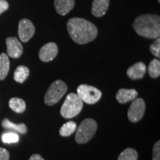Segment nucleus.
Wrapping results in <instances>:
<instances>
[{
	"instance_id": "nucleus-1",
	"label": "nucleus",
	"mask_w": 160,
	"mask_h": 160,
	"mask_svg": "<svg viewBox=\"0 0 160 160\" xmlns=\"http://www.w3.org/2000/svg\"><path fill=\"white\" fill-rule=\"evenodd\" d=\"M68 31L71 39L79 45L87 44L97 37V27L88 20L82 18H72L67 23Z\"/></svg>"
},
{
	"instance_id": "nucleus-2",
	"label": "nucleus",
	"mask_w": 160,
	"mask_h": 160,
	"mask_svg": "<svg viewBox=\"0 0 160 160\" xmlns=\"http://www.w3.org/2000/svg\"><path fill=\"white\" fill-rule=\"evenodd\" d=\"M133 28L139 36L148 39H158L160 35V18L153 14L139 16L135 19Z\"/></svg>"
},
{
	"instance_id": "nucleus-3",
	"label": "nucleus",
	"mask_w": 160,
	"mask_h": 160,
	"mask_svg": "<svg viewBox=\"0 0 160 160\" xmlns=\"http://www.w3.org/2000/svg\"><path fill=\"white\" fill-rule=\"evenodd\" d=\"M83 107V102L76 93H71L67 96L64 102L60 113L65 119H71L79 114Z\"/></svg>"
},
{
	"instance_id": "nucleus-4",
	"label": "nucleus",
	"mask_w": 160,
	"mask_h": 160,
	"mask_svg": "<svg viewBox=\"0 0 160 160\" xmlns=\"http://www.w3.org/2000/svg\"><path fill=\"white\" fill-rule=\"evenodd\" d=\"M97 129V122L93 119H86L82 122L76 130L75 139L77 143L84 144L89 142L94 136Z\"/></svg>"
},
{
	"instance_id": "nucleus-5",
	"label": "nucleus",
	"mask_w": 160,
	"mask_h": 160,
	"mask_svg": "<svg viewBox=\"0 0 160 160\" xmlns=\"http://www.w3.org/2000/svg\"><path fill=\"white\" fill-rule=\"evenodd\" d=\"M66 84L61 80H57L51 84L45 96V102L48 105H53L62 98L67 92Z\"/></svg>"
},
{
	"instance_id": "nucleus-6",
	"label": "nucleus",
	"mask_w": 160,
	"mask_h": 160,
	"mask_svg": "<svg viewBox=\"0 0 160 160\" xmlns=\"http://www.w3.org/2000/svg\"><path fill=\"white\" fill-rule=\"evenodd\" d=\"M77 95L87 104H95L102 97V92L97 88L88 85H80L77 88Z\"/></svg>"
},
{
	"instance_id": "nucleus-7",
	"label": "nucleus",
	"mask_w": 160,
	"mask_h": 160,
	"mask_svg": "<svg viewBox=\"0 0 160 160\" xmlns=\"http://www.w3.org/2000/svg\"><path fill=\"white\" fill-rule=\"evenodd\" d=\"M145 111V102L141 98L133 99L128 111V117L131 122H137L143 117Z\"/></svg>"
},
{
	"instance_id": "nucleus-8",
	"label": "nucleus",
	"mask_w": 160,
	"mask_h": 160,
	"mask_svg": "<svg viewBox=\"0 0 160 160\" xmlns=\"http://www.w3.org/2000/svg\"><path fill=\"white\" fill-rule=\"evenodd\" d=\"M35 33V28L33 23L28 19H22L20 20L19 23V39L23 42H27L33 37Z\"/></svg>"
},
{
	"instance_id": "nucleus-9",
	"label": "nucleus",
	"mask_w": 160,
	"mask_h": 160,
	"mask_svg": "<svg viewBox=\"0 0 160 160\" xmlns=\"http://www.w3.org/2000/svg\"><path fill=\"white\" fill-rule=\"evenodd\" d=\"M8 55L10 57L18 59L23 53V48L17 37H8L6 39Z\"/></svg>"
},
{
	"instance_id": "nucleus-10",
	"label": "nucleus",
	"mask_w": 160,
	"mask_h": 160,
	"mask_svg": "<svg viewBox=\"0 0 160 160\" xmlns=\"http://www.w3.org/2000/svg\"><path fill=\"white\" fill-rule=\"evenodd\" d=\"M58 53V47L54 42H49L42 47L39 51L40 59L45 62L51 61L57 57Z\"/></svg>"
},
{
	"instance_id": "nucleus-11",
	"label": "nucleus",
	"mask_w": 160,
	"mask_h": 160,
	"mask_svg": "<svg viewBox=\"0 0 160 160\" xmlns=\"http://www.w3.org/2000/svg\"><path fill=\"white\" fill-rule=\"evenodd\" d=\"M146 72V66L143 62H137L130 67L127 71V75L131 79H142Z\"/></svg>"
},
{
	"instance_id": "nucleus-12",
	"label": "nucleus",
	"mask_w": 160,
	"mask_h": 160,
	"mask_svg": "<svg viewBox=\"0 0 160 160\" xmlns=\"http://www.w3.org/2000/svg\"><path fill=\"white\" fill-rule=\"evenodd\" d=\"M109 7V0H93L91 11L96 17H101L107 12Z\"/></svg>"
},
{
	"instance_id": "nucleus-13",
	"label": "nucleus",
	"mask_w": 160,
	"mask_h": 160,
	"mask_svg": "<svg viewBox=\"0 0 160 160\" xmlns=\"http://www.w3.org/2000/svg\"><path fill=\"white\" fill-rule=\"evenodd\" d=\"M137 96L138 92L134 89L122 88L118 91L116 97L119 103L125 104L135 99Z\"/></svg>"
},
{
	"instance_id": "nucleus-14",
	"label": "nucleus",
	"mask_w": 160,
	"mask_h": 160,
	"mask_svg": "<svg viewBox=\"0 0 160 160\" xmlns=\"http://www.w3.org/2000/svg\"><path fill=\"white\" fill-rule=\"evenodd\" d=\"M74 0H55L54 6L59 14L65 16L73 8Z\"/></svg>"
},
{
	"instance_id": "nucleus-15",
	"label": "nucleus",
	"mask_w": 160,
	"mask_h": 160,
	"mask_svg": "<svg viewBox=\"0 0 160 160\" xmlns=\"http://www.w3.org/2000/svg\"><path fill=\"white\" fill-rule=\"evenodd\" d=\"M29 73L30 71L28 68L24 65H20L15 70L14 74H13V79L17 82L23 83L28 79Z\"/></svg>"
},
{
	"instance_id": "nucleus-16",
	"label": "nucleus",
	"mask_w": 160,
	"mask_h": 160,
	"mask_svg": "<svg viewBox=\"0 0 160 160\" xmlns=\"http://www.w3.org/2000/svg\"><path fill=\"white\" fill-rule=\"evenodd\" d=\"M10 69V61L7 54L0 55V80H3L7 77Z\"/></svg>"
},
{
	"instance_id": "nucleus-17",
	"label": "nucleus",
	"mask_w": 160,
	"mask_h": 160,
	"mask_svg": "<svg viewBox=\"0 0 160 160\" xmlns=\"http://www.w3.org/2000/svg\"><path fill=\"white\" fill-rule=\"evenodd\" d=\"M2 127L5 128L6 129H9V130H13V131H17L20 133H25L27 132V127L24 123H21V124H14L13 122H11V121H9L8 119H4L2 121Z\"/></svg>"
},
{
	"instance_id": "nucleus-18",
	"label": "nucleus",
	"mask_w": 160,
	"mask_h": 160,
	"mask_svg": "<svg viewBox=\"0 0 160 160\" xmlns=\"http://www.w3.org/2000/svg\"><path fill=\"white\" fill-rule=\"evenodd\" d=\"M9 107L16 113H23L26 109L25 102L19 98H12L9 101Z\"/></svg>"
},
{
	"instance_id": "nucleus-19",
	"label": "nucleus",
	"mask_w": 160,
	"mask_h": 160,
	"mask_svg": "<svg viewBox=\"0 0 160 160\" xmlns=\"http://www.w3.org/2000/svg\"><path fill=\"white\" fill-rule=\"evenodd\" d=\"M76 130H77V124L74 122L70 121L62 126L59 130V133L62 137H69L72 133H74Z\"/></svg>"
},
{
	"instance_id": "nucleus-20",
	"label": "nucleus",
	"mask_w": 160,
	"mask_h": 160,
	"mask_svg": "<svg viewBox=\"0 0 160 160\" xmlns=\"http://www.w3.org/2000/svg\"><path fill=\"white\" fill-rule=\"evenodd\" d=\"M138 153L136 150L128 148L120 153L118 160H137Z\"/></svg>"
},
{
	"instance_id": "nucleus-21",
	"label": "nucleus",
	"mask_w": 160,
	"mask_h": 160,
	"mask_svg": "<svg viewBox=\"0 0 160 160\" xmlns=\"http://www.w3.org/2000/svg\"><path fill=\"white\" fill-rule=\"evenodd\" d=\"M149 75L152 78H157L160 75V62L159 59H153L148 66Z\"/></svg>"
},
{
	"instance_id": "nucleus-22",
	"label": "nucleus",
	"mask_w": 160,
	"mask_h": 160,
	"mask_svg": "<svg viewBox=\"0 0 160 160\" xmlns=\"http://www.w3.org/2000/svg\"><path fill=\"white\" fill-rule=\"evenodd\" d=\"M2 140L5 144L17 143L19 142V137L17 133H13V132H7V133H3L2 136Z\"/></svg>"
},
{
	"instance_id": "nucleus-23",
	"label": "nucleus",
	"mask_w": 160,
	"mask_h": 160,
	"mask_svg": "<svg viewBox=\"0 0 160 160\" xmlns=\"http://www.w3.org/2000/svg\"><path fill=\"white\" fill-rule=\"evenodd\" d=\"M150 51L155 57L158 58L160 57V39L159 38L157 39V40L153 42L150 47Z\"/></svg>"
},
{
	"instance_id": "nucleus-24",
	"label": "nucleus",
	"mask_w": 160,
	"mask_h": 160,
	"mask_svg": "<svg viewBox=\"0 0 160 160\" xmlns=\"http://www.w3.org/2000/svg\"><path fill=\"white\" fill-rule=\"evenodd\" d=\"M152 160H160V142L157 141L153 146V159Z\"/></svg>"
},
{
	"instance_id": "nucleus-25",
	"label": "nucleus",
	"mask_w": 160,
	"mask_h": 160,
	"mask_svg": "<svg viewBox=\"0 0 160 160\" xmlns=\"http://www.w3.org/2000/svg\"><path fill=\"white\" fill-rule=\"evenodd\" d=\"M9 152L5 148H0V160H9Z\"/></svg>"
},
{
	"instance_id": "nucleus-26",
	"label": "nucleus",
	"mask_w": 160,
	"mask_h": 160,
	"mask_svg": "<svg viewBox=\"0 0 160 160\" xmlns=\"http://www.w3.org/2000/svg\"><path fill=\"white\" fill-rule=\"evenodd\" d=\"M9 8L8 2L6 0H0V14L7 11Z\"/></svg>"
},
{
	"instance_id": "nucleus-27",
	"label": "nucleus",
	"mask_w": 160,
	"mask_h": 160,
	"mask_svg": "<svg viewBox=\"0 0 160 160\" xmlns=\"http://www.w3.org/2000/svg\"><path fill=\"white\" fill-rule=\"evenodd\" d=\"M29 160H44V159L39 154H33L30 157Z\"/></svg>"
},
{
	"instance_id": "nucleus-28",
	"label": "nucleus",
	"mask_w": 160,
	"mask_h": 160,
	"mask_svg": "<svg viewBox=\"0 0 160 160\" xmlns=\"http://www.w3.org/2000/svg\"><path fill=\"white\" fill-rule=\"evenodd\" d=\"M158 1H159V2H160V0H158Z\"/></svg>"
}]
</instances>
